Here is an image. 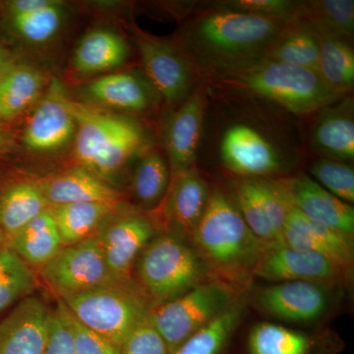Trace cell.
<instances>
[{
  "label": "cell",
  "mask_w": 354,
  "mask_h": 354,
  "mask_svg": "<svg viewBox=\"0 0 354 354\" xmlns=\"http://www.w3.org/2000/svg\"><path fill=\"white\" fill-rule=\"evenodd\" d=\"M189 242L213 281L239 295L252 288L264 242L247 225L234 198L214 188Z\"/></svg>",
  "instance_id": "cell-1"
},
{
  "label": "cell",
  "mask_w": 354,
  "mask_h": 354,
  "mask_svg": "<svg viewBox=\"0 0 354 354\" xmlns=\"http://www.w3.org/2000/svg\"><path fill=\"white\" fill-rule=\"evenodd\" d=\"M290 22L216 6L200 14L186 28L188 59L211 75L249 64L262 58Z\"/></svg>",
  "instance_id": "cell-2"
},
{
  "label": "cell",
  "mask_w": 354,
  "mask_h": 354,
  "mask_svg": "<svg viewBox=\"0 0 354 354\" xmlns=\"http://www.w3.org/2000/svg\"><path fill=\"white\" fill-rule=\"evenodd\" d=\"M214 77L218 85L270 100L298 115L327 108L344 97L315 71L265 58Z\"/></svg>",
  "instance_id": "cell-3"
},
{
  "label": "cell",
  "mask_w": 354,
  "mask_h": 354,
  "mask_svg": "<svg viewBox=\"0 0 354 354\" xmlns=\"http://www.w3.org/2000/svg\"><path fill=\"white\" fill-rule=\"evenodd\" d=\"M209 281L213 279L190 242L167 232L144 248L132 276L133 288L150 308Z\"/></svg>",
  "instance_id": "cell-4"
},
{
  "label": "cell",
  "mask_w": 354,
  "mask_h": 354,
  "mask_svg": "<svg viewBox=\"0 0 354 354\" xmlns=\"http://www.w3.org/2000/svg\"><path fill=\"white\" fill-rule=\"evenodd\" d=\"M241 295L220 281L195 286L171 301L149 309V320L162 337L169 353L203 329Z\"/></svg>",
  "instance_id": "cell-5"
},
{
  "label": "cell",
  "mask_w": 354,
  "mask_h": 354,
  "mask_svg": "<svg viewBox=\"0 0 354 354\" xmlns=\"http://www.w3.org/2000/svg\"><path fill=\"white\" fill-rule=\"evenodd\" d=\"M62 300L79 322L120 348L150 309L136 291L121 285L101 286Z\"/></svg>",
  "instance_id": "cell-6"
},
{
  "label": "cell",
  "mask_w": 354,
  "mask_h": 354,
  "mask_svg": "<svg viewBox=\"0 0 354 354\" xmlns=\"http://www.w3.org/2000/svg\"><path fill=\"white\" fill-rule=\"evenodd\" d=\"M342 290L311 281H285L251 288L247 298L266 315L288 323L313 325L334 312Z\"/></svg>",
  "instance_id": "cell-7"
},
{
  "label": "cell",
  "mask_w": 354,
  "mask_h": 354,
  "mask_svg": "<svg viewBox=\"0 0 354 354\" xmlns=\"http://www.w3.org/2000/svg\"><path fill=\"white\" fill-rule=\"evenodd\" d=\"M39 274L58 299L101 286L121 285L109 271L99 236L62 246Z\"/></svg>",
  "instance_id": "cell-8"
},
{
  "label": "cell",
  "mask_w": 354,
  "mask_h": 354,
  "mask_svg": "<svg viewBox=\"0 0 354 354\" xmlns=\"http://www.w3.org/2000/svg\"><path fill=\"white\" fill-rule=\"evenodd\" d=\"M353 272L342 268L323 254L300 250L281 241L264 243L255 279L271 283L311 281L348 288Z\"/></svg>",
  "instance_id": "cell-9"
},
{
  "label": "cell",
  "mask_w": 354,
  "mask_h": 354,
  "mask_svg": "<svg viewBox=\"0 0 354 354\" xmlns=\"http://www.w3.org/2000/svg\"><path fill=\"white\" fill-rule=\"evenodd\" d=\"M234 192L253 234L266 244L281 241L291 205L279 180L241 176L234 180Z\"/></svg>",
  "instance_id": "cell-10"
},
{
  "label": "cell",
  "mask_w": 354,
  "mask_h": 354,
  "mask_svg": "<svg viewBox=\"0 0 354 354\" xmlns=\"http://www.w3.org/2000/svg\"><path fill=\"white\" fill-rule=\"evenodd\" d=\"M157 221L138 212H121L99 234L109 271L121 285L133 288V270L144 248L162 234Z\"/></svg>",
  "instance_id": "cell-11"
},
{
  "label": "cell",
  "mask_w": 354,
  "mask_h": 354,
  "mask_svg": "<svg viewBox=\"0 0 354 354\" xmlns=\"http://www.w3.org/2000/svg\"><path fill=\"white\" fill-rule=\"evenodd\" d=\"M344 342L329 329L304 332L279 324H255L230 354H341Z\"/></svg>",
  "instance_id": "cell-12"
},
{
  "label": "cell",
  "mask_w": 354,
  "mask_h": 354,
  "mask_svg": "<svg viewBox=\"0 0 354 354\" xmlns=\"http://www.w3.org/2000/svg\"><path fill=\"white\" fill-rule=\"evenodd\" d=\"M142 64L149 83L167 104L183 102L193 84V64L174 44L137 32Z\"/></svg>",
  "instance_id": "cell-13"
},
{
  "label": "cell",
  "mask_w": 354,
  "mask_h": 354,
  "mask_svg": "<svg viewBox=\"0 0 354 354\" xmlns=\"http://www.w3.org/2000/svg\"><path fill=\"white\" fill-rule=\"evenodd\" d=\"M209 197L208 183L194 169L172 174L160 218H155L158 227L162 232L190 241L204 215Z\"/></svg>",
  "instance_id": "cell-14"
},
{
  "label": "cell",
  "mask_w": 354,
  "mask_h": 354,
  "mask_svg": "<svg viewBox=\"0 0 354 354\" xmlns=\"http://www.w3.org/2000/svg\"><path fill=\"white\" fill-rule=\"evenodd\" d=\"M68 102L62 83L53 79L25 128L23 142L29 150L51 152L71 141L76 133V123Z\"/></svg>",
  "instance_id": "cell-15"
},
{
  "label": "cell",
  "mask_w": 354,
  "mask_h": 354,
  "mask_svg": "<svg viewBox=\"0 0 354 354\" xmlns=\"http://www.w3.org/2000/svg\"><path fill=\"white\" fill-rule=\"evenodd\" d=\"M291 206L309 218L322 223L353 241L354 209L351 204L330 194L306 174L279 180Z\"/></svg>",
  "instance_id": "cell-16"
},
{
  "label": "cell",
  "mask_w": 354,
  "mask_h": 354,
  "mask_svg": "<svg viewBox=\"0 0 354 354\" xmlns=\"http://www.w3.org/2000/svg\"><path fill=\"white\" fill-rule=\"evenodd\" d=\"M206 108V90L200 86L167 120L164 143L172 174L193 169Z\"/></svg>",
  "instance_id": "cell-17"
},
{
  "label": "cell",
  "mask_w": 354,
  "mask_h": 354,
  "mask_svg": "<svg viewBox=\"0 0 354 354\" xmlns=\"http://www.w3.org/2000/svg\"><path fill=\"white\" fill-rule=\"evenodd\" d=\"M221 156L225 167L241 176H267L281 169V157L274 146L245 124L228 128L221 139Z\"/></svg>",
  "instance_id": "cell-18"
},
{
  "label": "cell",
  "mask_w": 354,
  "mask_h": 354,
  "mask_svg": "<svg viewBox=\"0 0 354 354\" xmlns=\"http://www.w3.org/2000/svg\"><path fill=\"white\" fill-rule=\"evenodd\" d=\"M50 314L41 298L21 300L0 321V354H44Z\"/></svg>",
  "instance_id": "cell-19"
},
{
  "label": "cell",
  "mask_w": 354,
  "mask_h": 354,
  "mask_svg": "<svg viewBox=\"0 0 354 354\" xmlns=\"http://www.w3.org/2000/svg\"><path fill=\"white\" fill-rule=\"evenodd\" d=\"M281 242L292 248L323 254L353 272V241L322 223L310 220L291 206Z\"/></svg>",
  "instance_id": "cell-20"
},
{
  "label": "cell",
  "mask_w": 354,
  "mask_h": 354,
  "mask_svg": "<svg viewBox=\"0 0 354 354\" xmlns=\"http://www.w3.org/2000/svg\"><path fill=\"white\" fill-rule=\"evenodd\" d=\"M39 185L50 207L83 202L123 204L120 191L80 165L46 179Z\"/></svg>",
  "instance_id": "cell-21"
},
{
  "label": "cell",
  "mask_w": 354,
  "mask_h": 354,
  "mask_svg": "<svg viewBox=\"0 0 354 354\" xmlns=\"http://www.w3.org/2000/svg\"><path fill=\"white\" fill-rule=\"evenodd\" d=\"M62 246L99 236L114 216L125 211L122 204L83 202L50 207Z\"/></svg>",
  "instance_id": "cell-22"
},
{
  "label": "cell",
  "mask_w": 354,
  "mask_h": 354,
  "mask_svg": "<svg viewBox=\"0 0 354 354\" xmlns=\"http://www.w3.org/2000/svg\"><path fill=\"white\" fill-rule=\"evenodd\" d=\"M68 104L76 123L75 158L80 167L90 171L97 153L106 145L123 118L70 99Z\"/></svg>",
  "instance_id": "cell-23"
},
{
  "label": "cell",
  "mask_w": 354,
  "mask_h": 354,
  "mask_svg": "<svg viewBox=\"0 0 354 354\" xmlns=\"http://www.w3.org/2000/svg\"><path fill=\"white\" fill-rule=\"evenodd\" d=\"M84 94L91 101L120 111H146L152 102L150 86L141 77L127 72L95 79L84 88Z\"/></svg>",
  "instance_id": "cell-24"
},
{
  "label": "cell",
  "mask_w": 354,
  "mask_h": 354,
  "mask_svg": "<svg viewBox=\"0 0 354 354\" xmlns=\"http://www.w3.org/2000/svg\"><path fill=\"white\" fill-rule=\"evenodd\" d=\"M248 298L241 295L215 320L186 339L171 354H230L239 326L245 316Z\"/></svg>",
  "instance_id": "cell-25"
},
{
  "label": "cell",
  "mask_w": 354,
  "mask_h": 354,
  "mask_svg": "<svg viewBox=\"0 0 354 354\" xmlns=\"http://www.w3.org/2000/svg\"><path fill=\"white\" fill-rule=\"evenodd\" d=\"M6 246L30 267L41 269L62 247L57 223L50 209L6 239Z\"/></svg>",
  "instance_id": "cell-26"
},
{
  "label": "cell",
  "mask_w": 354,
  "mask_h": 354,
  "mask_svg": "<svg viewBox=\"0 0 354 354\" xmlns=\"http://www.w3.org/2000/svg\"><path fill=\"white\" fill-rule=\"evenodd\" d=\"M129 48L122 37L106 29L88 32L77 44L73 68L79 73H99L127 62Z\"/></svg>",
  "instance_id": "cell-27"
},
{
  "label": "cell",
  "mask_w": 354,
  "mask_h": 354,
  "mask_svg": "<svg viewBox=\"0 0 354 354\" xmlns=\"http://www.w3.org/2000/svg\"><path fill=\"white\" fill-rule=\"evenodd\" d=\"M312 134V145L319 152L337 160L354 158L353 104L348 101L337 108H325Z\"/></svg>",
  "instance_id": "cell-28"
},
{
  "label": "cell",
  "mask_w": 354,
  "mask_h": 354,
  "mask_svg": "<svg viewBox=\"0 0 354 354\" xmlns=\"http://www.w3.org/2000/svg\"><path fill=\"white\" fill-rule=\"evenodd\" d=\"M320 36L302 21H291L266 50L262 58L302 67L318 73Z\"/></svg>",
  "instance_id": "cell-29"
},
{
  "label": "cell",
  "mask_w": 354,
  "mask_h": 354,
  "mask_svg": "<svg viewBox=\"0 0 354 354\" xmlns=\"http://www.w3.org/2000/svg\"><path fill=\"white\" fill-rule=\"evenodd\" d=\"M50 209L41 185L22 181L9 186L0 194V228L10 239L28 223Z\"/></svg>",
  "instance_id": "cell-30"
},
{
  "label": "cell",
  "mask_w": 354,
  "mask_h": 354,
  "mask_svg": "<svg viewBox=\"0 0 354 354\" xmlns=\"http://www.w3.org/2000/svg\"><path fill=\"white\" fill-rule=\"evenodd\" d=\"M144 143L143 129L135 121L123 118L108 143L97 153L90 171L111 183L113 177L138 152Z\"/></svg>",
  "instance_id": "cell-31"
},
{
  "label": "cell",
  "mask_w": 354,
  "mask_h": 354,
  "mask_svg": "<svg viewBox=\"0 0 354 354\" xmlns=\"http://www.w3.org/2000/svg\"><path fill=\"white\" fill-rule=\"evenodd\" d=\"M297 19L315 30L320 36L348 39L353 37V0H319L302 2Z\"/></svg>",
  "instance_id": "cell-32"
},
{
  "label": "cell",
  "mask_w": 354,
  "mask_h": 354,
  "mask_svg": "<svg viewBox=\"0 0 354 354\" xmlns=\"http://www.w3.org/2000/svg\"><path fill=\"white\" fill-rule=\"evenodd\" d=\"M44 85L38 70L26 65L6 70L0 77V118H15L38 99Z\"/></svg>",
  "instance_id": "cell-33"
},
{
  "label": "cell",
  "mask_w": 354,
  "mask_h": 354,
  "mask_svg": "<svg viewBox=\"0 0 354 354\" xmlns=\"http://www.w3.org/2000/svg\"><path fill=\"white\" fill-rule=\"evenodd\" d=\"M318 74L337 94L344 95L353 88L354 51L348 39L320 36Z\"/></svg>",
  "instance_id": "cell-34"
},
{
  "label": "cell",
  "mask_w": 354,
  "mask_h": 354,
  "mask_svg": "<svg viewBox=\"0 0 354 354\" xmlns=\"http://www.w3.org/2000/svg\"><path fill=\"white\" fill-rule=\"evenodd\" d=\"M171 183L167 162L157 153L141 158L132 177L133 195L144 207L152 208L162 201Z\"/></svg>",
  "instance_id": "cell-35"
},
{
  "label": "cell",
  "mask_w": 354,
  "mask_h": 354,
  "mask_svg": "<svg viewBox=\"0 0 354 354\" xmlns=\"http://www.w3.org/2000/svg\"><path fill=\"white\" fill-rule=\"evenodd\" d=\"M37 285L34 270L8 247L0 250V312L29 297Z\"/></svg>",
  "instance_id": "cell-36"
},
{
  "label": "cell",
  "mask_w": 354,
  "mask_h": 354,
  "mask_svg": "<svg viewBox=\"0 0 354 354\" xmlns=\"http://www.w3.org/2000/svg\"><path fill=\"white\" fill-rule=\"evenodd\" d=\"M62 19L64 10L58 1L41 10L11 16V22L18 36L32 44H43L53 39L59 31Z\"/></svg>",
  "instance_id": "cell-37"
},
{
  "label": "cell",
  "mask_w": 354,
  "mask_h": 354,
  "mask_svg": "<svg viewBox=\"0 0 354 354\" xmlns=\"http://www.w3.org/2000/svg\"><path fill=\"white\" fill-rule=\"evenodd\" d=\"M314 180L342 201L354 202V171L341 160L329 158L316 160L310 167Z\"/></svg>",
  "instance_id": "cell-38"
},
{
  "label": "cell",
  "mask_w": 354,
  "mask_h": 354,
  "mask_svg": "<svg viewBox=\"0 0 354 354\" xmlns=\"http://www.w3.org/2000/svg\"><path fill=\"white\" fill-rule=\"evenodd\" d=\"M220 3L218 6L230 10L290 22L297 19L302 2L288 0H230Z\"/></svg>",
  "instance_id": "cell-39"
},
{
  "label": "cell",
  "mask_w": 354,
  "mask_h": 354,
  "mask_svg": "<svg viewBox=\"0 0 354 354\" xmlns=\"http://www.w3.org/2000/svg\"><path fill=\"white\" fill-rule=\"evenodd\" d=\"M57 307L73 334L76 354H120V346L79 322L62 299H58Z\"/></svg>",
  "instance_id": "cell-40"
},
{
  "label": "cell",
  "mask_w": 354,
  "mask_h": 354,
  "mask_svg": "<svg viewBox=\"0 0 354 354\" xmlns=\"http://www.w3.org/2000/svg\"><path fill=\"white\" fill-rule=\"evenodd\" d=\"M149 314V313H148ZM120 354H171L167 344L147 317L123 342Z\"/></svg>",
  "instance_id": "cell-41"
},
{
  "label": "cell",
  "mask_w": 354,
  "mask_h": 354,
  "mask_svg": "<svg viewBox=\"0 0 354 354\" xmlns=\"http://www.w3.org/2000/svg\"><path fill=\"white\" fill-rule=\"evenodd\" d=\"M44 354H76L73 334L57 306L51 310Z\"/></svg>",
  "instance_id": "cell-42"
},
{
  "label": "cell",
  "mask_w": 354,
  "mask_h": 354,
  "mask_svg": "<svg viewBox=\"0 0 354 354\" xmlns=\"http://www.w3.org/2000/svg\"><path fill=\"white\" fill-rule=\"evenodd\" d=\"M55 2V0H14L9 2V13L11 16L23 15L46 8Z\"/></svg>",
  "instance_id": "cell-43"
},
{
  "label": "cell",
  "mask_w": 354,
  "mask_h": 354,
  "mask_svg": "<svg viewBox=\"0 0 354 354\" xmlns=\"http://www.w3.org/2000/svg\"><path fill=\"white\" fill-rule=\"evenodd\" d=\"M10 134H9L8 132L3 131V130L0 129V151H2L3 149L7 148V147L10 146Z\"/></svg>",
  "instance_id": "cell-44"
},
{
  "label": "cell",
  "mask_w": 354,
  "mask_h": 354,
  "mask_svg": "<svg viewBox=\"0 0 354 354\" xmlns=\"http://www.w3.org/2000/svg\"><path fill=\"white\" fill-rule=\"evenodd\" d=\"M6 65V53L4 51L3 48L0 46V74L2 73V70H3L4 67Z\"/></svg>",
  "instance_id": "cell-45"
},
{
  "label": "cell",
  "mask_w": 354,
  "mask_h": 354,
  "mask_svg": "<svg viewBox=\"0 0 354 354\" xmlns=\"http://www.w3.org/2000/svg\"><path fill=\"white\" fill-rule=\"evenodd\" d=\"M6 234H3V232H2L1 228H0V250H1L2 248H3V245L4 244H6Z\"/></svg>",
  "instance_id": "cell-46"
},
{
  "label": "cell",
  "mask_w": 354,
  "mask_h": 354,
  "mask_svg": "<svg viewBox=\"0 0 354 354\" xmlns=\"http://www.w3.org/2000/svg\"><path fill=\"white\" fill-rule=\"evenodd\" d=\"M2 73H3V72H2ZM2 73H1V74H2ZM1 74H0V77H1Z\"/></svg>",
  "instance_id": "cell-47"
}]
</instances>
